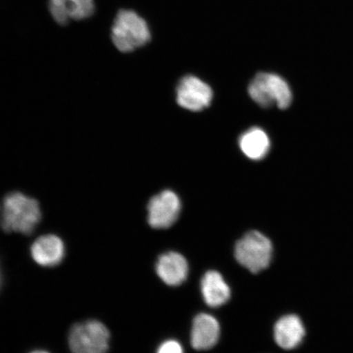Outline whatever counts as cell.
<instances>
[{
    "label": "cell",
    "instance_id": "cell-1",
    "mask_svg": "<svg viewBox=\"0 0 353 353\" xmlns=\"http://www.w3.org/2000/svg\"><path fill=\"white\" fill-rule=\"evenodd\" d=\"M0 226L6 233L30 236L43 218L41 203L30 194L13 190L1 198Z\"/></svg>",
    "mask_w": 353,
    "mask_h": 353
},
{
    "label": "cell",
    "instance_id": "cell-2",
    "mask_svg": "<svg viewBox=\"0 0 353 353\" xmlns=\"http://www.w3.org/2000/svg\"><path fill=\"white\" fill-rule=\"evenodd\" d=\"M151 41L147 22L138 13L123 10L117 13L112 28V41L122 54H130Z\"/></svg>",
    "mask_w": 353,
    "mask_h": 353
},
{
    "label": "cell",
    "instance_id": "cell-3",
    "mask_svg": "<svg viewBox=\"0 0 353 353\" xmlns=\"http://www.w3.org/2000/svg\"><path fill=\"white\" fill-rule=\"evenodd\" d=\"M248 90L250 98L262 108L276 105L284 110L292 103V91L288 83L276 74L261 72L256 74Z\"/></svg>",
    "mask_w": 353,
    "mask_h": 353
},
{
    "label": "cell",
    "instance_id": "cell-4",
    "mask_svg": "<svg viewBox=\"0 0 353 353\" xmlns=\"http://www.w3.org/2000/svg\"><path fill=\"white\" fill-rule=\"evenodd\" d=\"M272 241L257 231L246 233L235 247V257L241 266L252 273L266 269L272 258Z\"/></svg>",
    "mask_w": 353,
    "mask_h": 353
},
{
    "label": "cell",
    "instance_id": "cell-5",
    "mask_svg": "<svg viewBox=\"0 0 353 353\" xmlns=\"http://www.w3.org/2000/svg\"><path fill=\"white\" fill-rule=\"evenodd\" d=\"M110 333L98 321H88L74 325L69 335L72 353H108Z\"/></svg>",
    "mask_w": 353,
    "mask_h": 353
},
{
    "label": "cell",
    "instance_id": "cell-6",
    "mask_svg": "<svg viewBox=\"0 0 353 353\" xmlns=\"http://www.w3.org/2000/svg\"><path fill=\"white\" fill-rule=\"evenodd\" d=\"M181 207L179 197L170 190L154 195L147 207L148 224L154 229L170 228L179 219Z\"/></svg>",
    "mask_w": 353,
    "mask_h": 353
},
{
    "label": "cell",
    "instance_id": "cell-7",
    "mask_svg": "<svg viewBox=\"0 0 353 353\" xmlns=\"http://www.w3.org/2000/svg\"><path fill=\"white\" fill-rule=\"evenodd\" d=\"M213 99V91L201 79L192 76L183 77L176 87V101L180 107L200 112L208 108Z\"/></svg>",
    "mask_w": 353,
    "mask_h": 353
},
{
    "label": "cell",
    "instance_id": "cell-8",
    "mask_svg": "<svg viewBox=\"0 0 353 353\" xmlns=\"http://www.w3.org/2000/svg\"><path fill=\"white\" fill-rule=\"evenodd\" d=\"M48 8L57 23L66 25L70 20L88 19L95 11L94 0H48Z\"/></svg>",
    "mask_w": 353,
    "mask_h": 353
},
{
    "label": "cell",
    "instance_id": "cell-9",
    "mask_svg": "<svg viewBox=\"0 0 353 353\" xmlns=\"http://www.w3.org/2000/svg\"><path fill=\"white\" fill-rule=\"evenodd\" d=\"M220 325L213 316L201 313L193 321L191 342L196 350H209L218 343Z\"/></svg>",
    "mask_w": 353,
    "mask_h": 353
},
{
    "label": "cell",
    "instance_id": "cell-10",
    "mask_svg": "<svg viewBox=\"0 0 353 353\" xmlns=\"http://www.w3.org/2000/svg\"><path fill=\"white\" fill-rule=\"evenodd\" d=\"M306 330L303 321L296 315L282 316L274 327V338L278 346L285 350H292L302 343Z\"/></svg>",
    "mask_w": 353,
    "mask_h": 353
},
{
    "label": "cell",
    "instance_id": "cell-11",
    "mask_svg": "<svg viewBox=\"0 0 353 353\" xmlns=\"http://www.w3.org/2000/svg\"><path fill=\"white\" fill-rule=\"evenodd\" d=\"M34 261L43 267L52 268L63 261L65 256L63 241L55 235H43L32 246Z\"/></svg>",
    "mask_w": 353,
    "mask_h": 353
},
{
    "label": "cell",
    "instance_id": "cell-12",
    "mask_svg": "<svg viewBox=\"0 0 353 353\" xmlns=\"http://www.w3.org/2000/svg\"><path fill=\"white\" fill-rule=\"evenodd\" d=\"M188 263L182 254L169 252L162 254L157 263L159 277L168 285L178 286L186 281Z\"/></svg>",
    "mask_w": 353,
    "mask_h": 353
},
{
    "label": "cell",
    "instance_id": "cell-13",
    "mask_svg": "<svg viewBox=\"0 0 353 353\" xmlns=\"http://www.w3.org/2000/svg\"><path fill=\"white\" fill-rule=\"evenodd\" d=\"M201 292L207 305L212 307L223 306L231 297L230 287L216 271L205 273L201 281Z\"/></svg>",
    "mask_w": 353,
    "mask_h": 353
},
{
    "label": "cell",
    "instance_id": "cell-14",
    "mask_svg": "<svg viewBox=\"0 0 353 353\" xmlns=\"http://www.w3.org/2000/svg\"><path fill=\"white\" fill-rule=\"evenodd\" d=\"M239 145L246 157L253 161H260L270 150L271 143L267 132L258 127L251 128L241 136Z\"/></svg>",
    "mask_w": 353,
    "mask_h": 353
},
{
    "label": "cell",
    "instance_id": "cell-15",
    "mask_svg": "<svg viewBox=\"0 0 353 353\" xmlns=\"http://www.w3.org/2000/svg\"><path fill=\"white\" fill-rule=\"evenodd\" d=\"M157 353H183V350L179 342L168 341L159 347Z\"/></svg>",
    "mask_w": 353,
    "mask_h": 353
},
{
    "label": "cell",
    "instance_id": "cell-16",
    "mask_svg": "<svg viewBox=\"0 0 353 353\" xmlns=\"http://www.w3.org/2000/svg\"><path fill=\"white\" fill-rule=\"evenodd\" d=\"M2 285V273H1V269H0V288H1Z\"/></svg>",
    "mask_w": 353,
    "mask_h": 353
},
{
    "label": "cell",
    "instance_id": "cell-17",
    "mask_svg": "<svg viewBox=\"0 0 353 353\" xmlns=\"http://www.w3.org/2000/svg\"><path fill=\"white\" fill-rule=\"evenodd\" d=\"M30 353H48V352H47L46 351H34V352H32Z\"/></svg>",
    "mask_w": 353,
    "mask_h": 353
},
{
    "label": "cell",
    "instance_id": "cell-18",
    "mask_svg": "<svg viewBox=\"0 0 353 353\" xmlns=\"http://www.w3.org/2000/svg\"><path fill=\"white\" fill-rule=\"evenodd\" d=\"M0 210H1V207H0Z\"/></svg>",
    "mask_w": 353,
    "mask_h": 353
}]
</instances>
